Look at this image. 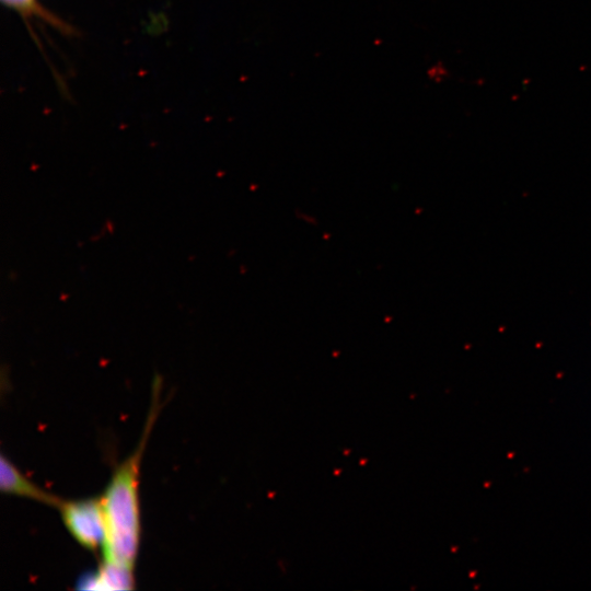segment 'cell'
Here are the masks:
<instances>
[{
  "label": "cell",
  "instance_id": "cell-1",
  "mask_svg": "<svg viewBox=\"0 0 591 591\" xmlns=\"http://www.w3.org/2000/svg\"><path fill=\"white\" fill-rule=\"evenodd\" d=\"M154 409L150 412L138 448L115 470L101 498L105 523L103 560L130 569L135 567L140 543L139 467L147 438L157 416Z\"/></svg>",
  "mask_w": 591,
  "mask_h": 591
},
{
  "label": "cell",
  "instance_id": "cell-2",
  "mask_svg": "<svg viewBox=\"0 0 591 591\" xmlns=\"http://www.w3.org/2000/svg\"><path fill=\"white\" fill-rule=\"evenodd\" d=\"M58 509L67 530L82 547L89 551L102 548L105 523L101 498L61 500Z\"/></svg>",
  "mask_w": 591,
  "mask_h": 591
},
{
  "label": "cell",
  "instance_id": "cell-3",
  "mask_svg": "<svg viewBox=\"0 0 591 591\" xmlns=\"http://www.w3.org/2000/svg\"><path fill=\"white\" fill-rule=\"evenodd\" d=\"M0 488L5 494L26 497L56 508L62 500L35 485L4 455L0 459Z\"/></svg>",
  "mask_w": 591,
  "mask_h": 591
},
{
  "label": "cell",
  "instance_id": "cell-4",
  "mask_svg": "<svg viewBox=\"0 0 591 591\" xmlns=\"http://www.w3.org/2000/svg\"><path fill=\"white\" fill-rule=\"evenodd\" d=\"M134 569L103 560L99 569L82 576L79 589L88 590H130L134 589Z\"/></svg>",
  "mask_w": 591,
  "mask_h": 591
},
{
  "label": "cell",
  "instance_id": "cell-5",
  "mask_svg": "<svg viewBox=\"0 0 591 591\" xmlns=\"http://www.w3.org/2000/svg\"><path fill=\"white\" fill-rule=\"evenodd\" d=\"M7 4L14 7L21 11L30 12L35 11L36 12V5L35 0H3Z\"/></svg>",
  "mask_w": 591,
  "mask_h": 591
}]
</instances>
